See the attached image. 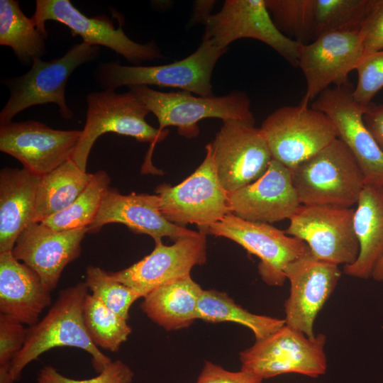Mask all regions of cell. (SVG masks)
<instances>
[{"label": "cell", "mask_w": 383, "mask_h": 383, "mask_svg": "<svg viewBox=\"0 0 383 383\" xmlns=\"http://www.w3.org/2000/svg\"><path fill=\"white\" fill-rule=\"evenodd\" d=\"M133 377L132 370L123 362L117 360L111 361L96 377L87 379L69 378L53 367L45 366L40 370L36 383H131Z\"/></svg>", "instance_id": "d590c367"}, {"label": "cell", "mask_w": 383, "mask_h": 383, "mask_svg": "<svg viewBox=\"0 0 383 383\" xmlns=\"http://www.w3.org/2000/svg\"><path fill=\"white\" fill-rule=\"evenodd\" d=\"M260 128L272 159L289 169L338 138L324 113L301 104L274 111Z\"/></svg>", "instance_id": "ba28073f"}, {"label": "cell", "mask_w": 383, "mask_h": 383, "mask_svg": "<svg viewBox=\"0 0 383 383\" xmlns=\"http://www.w3.org/2000/svg\"><path fill=\"white\" fill-rule=\"evenodd\" d=\"M355 70L358 78L353 88V98L357 104L366 107L383 88V50L363 56Z\"/></svg>", "instance_id": "e575fe53"}, {"label": "cell", "mask_w": 383, "mask_h": 383, "mask_svg": "<svg viewBox=\"0 0 383 383\" xmlns=\"http://www.w3.org/2000/svg\"><path fill=\"white\" fill-rule=\"evenodd\" d=\"M226 51L211 40L203 38L196 51L179 61L155 66L100 62L94 70V78L104 90H115L124 85H156L212 97V72L217 61Z\"/></svg>", "instance_id": "277c9868"}, {"label": "cell", "mask_w": 383, "mask_h": 383, "mask_svg": "<svg viewBox=\"0 0 383 383\" xmlns=\"http://www.w3.org/2000/svg\"><path fill=\"white\" fill-rule=\"evenodd\" d=\"M111 223H122L135 233L147 234L155 243H161L164 237L177 240L199 233L168 221L161 213L157 194L132 192L124 195L110 187L88 233H96Z\"/></svg>", "instance_id": "7402d4cb"}, {"label": "cell", "mask_w": 383, "mask_h": 383, "mask_svg": "<svg viewBox=\"0 0 383 383\" xmlns=\"http://www.w3.org/2000/svg\"><path fill=\"white\" fill-rule=\"evenodd\" d=\"M86 100V122L72 157L77 165L87 172L89 155L96 139L104 133H114L150 143L142 172L158 174L152 165V153L155 145L167 136L169 131H160L147 123L145 118L150 111L138 96L131 90L116 93L106 89L89 93Z\"/></svg>", "instance_id": "7a4b0ae2"}, {"label": "cell", "mask_w": 383, "mask_h": 383, "mask_svg": "<svg viewBox=\"0 0 383 383\" xmlns=\"http://www.w3.org/2000/svg\"><path fill=\"white\" fill-rule=\"evenodd\" d=\"M326 335L313 338L286 324L240 353V370L262 380L296 373L312 378L327 370Z\"/></svg>", "instance_id": "52a82bcc"}, {"label": "cell", "mask_w": 383, "mask_h": 383, "mask_svg": "<svg viewBox=\"0 0 383 383\" xmlns=\"http://www.w3.org/2000/svg\"><path fill=\"white\" fill-rule=\"evenodd\" d=\"M31 19L45 38L48 36L45 22L57 21L68 27L72 36L81 37L90 45L111 49L133 65L163 57L155 43L140 44L131 40L123 31L122 21L115 28L106 16L87 17L69 0H37Z\"/></svg>", "instance_id": "8fae6325"}, {"label": "cell", "mask_w": 383, "mask_h": 383, "mask_svg": "<svg viewBox=\"0 0 383 383\" xmlns=\"http://www.w3.org/2000/svg\"><path fill=\"white\" fill-rule=\"evenodd\" d=\"M91 177L72 159L42 176L33 223H40L69 206L83 192Z\"/></svg>", "instance_id": "4316f807"}, {"label": "cell", "mask_w": 383, "mask_h": 383, "mask_svg": "<svg viewBox=\"0 0 383 383\" xmlns=\"http://www.w3.org/2000/svg\"><path fill=\"white\" fill-rule=\"evenodd\" d=\"M88 228L56 231L42 223H31L17 238L12 254L33 269L51 292L62 271L81 254V243Z\"/></svg>", "instance_id": "44dd1931"}, {"label": "cell", "mask_w": 383, "mask_h": 383, "mask_svg": "<svg viewBox=\"0 0 383 383\" xmlns=\"http://www.w3.org/2000/svg\"><path fill=\"white\" fill-rule=\"evenodd\" d=\"M198 319L243 325L252 331L255 340L266 338L285 325L284 319L250 313L226 293L214 289L202 290L198 302Z\"/></svg>", "instance_id": "f1b7e54d"}, {"label": "cell", "mask_w": 383, "mask_h": 383, "mask_svg": "<svg viewBox=\"0 0 383 383\" xmlns=\"http://www.w3.org/2000/svg\"><path fill=\"white\" fill-rule=\"evenodd\" d=\"M360 32L363 56L383 50V0H369Z\"/></svg>", "instance_id": "74e56055"}, {"label": "cell", "mask_w": 383, "mask_h": 383, "mask_svg": "<svg viewBox=\"0 0 383 383\" xmlns=\"http://www.w3.org/2000/svg\"><path fill=\"white\" fill-rule=\"evenodd\" d=\"M215 1H196L194 4V11L192 21L194 23L205 24L215 4Z\"/></svg>", "instance_id": "60d3db41"}, {"label": "cell", "mask_w": 383, "mask_h": 383, "mask_svg": "<svg viewBox=\"0 0 383 383\" xmlns=\"http://www.w3.org/2000/svg\"><path fill=\"white\" fill-rule=\"evenodd\" d=\"M82 314L87 331L98 348L117 352L132 332L127 319L91 294L87 293L84 299Z\"/></svg>", "instance_id": "4dcf8cb0"}, {"label": "cell", "mask_w": 383, "mask_h": 383, "mask_svg": "<svg viewBox=\"0 0 383 383\" xmlns=\"http://www.w3.org/2000/svg\"><path fill=\"white\" fill-rule=\"evenodd\" d=\"M348 82L322 91L311 107L324 113L333 122L340 138L350 149L363 174L365 184L383 188V151L363 121L366 107L353 98Z\"/></svg>", "instance_id": "9a60e30c"}, {"label": "cell", "mask_w": 383, "mask_h": 383, "mask_svg": "<svg viewBox=\"0 0 383 383\" xmlns=\"http://www.w3.org/2000/svg\"><path fill=\"white\" fill-rule=\"evenodd\" d=\"M201 232L232 240L257 256L260 260L258 273L270 286L283 285L287 265L311 253L306 243L284 231L269 223L246 221L231 213Z\"/></svg>", "instance_id": "30bf717a"}, {"label": "cell", "mask_w": 383, "mask_h": 383, "mask_svg": "<svg viewBox=\"0 0 383 383\" xmlns=\"http://www.w3.org/2000/svg\"><path fill=\"white\" fill-rule=\"evenodd\" d=\"M365 125L383 151V104L370 103L363 113Z\"/></svg>", "instance_id": "ab89813d"}, {"label": "cell", "mask_w": 383, "mask_h": 383, "mask_svg": "<svg viewBox=\"0 0 383 383\" xmlns=\"http://www.w3.org/2000/svg\"><path fill=\"white\" fill-rule=\"evenodd\" d=\"M203 38L221 48L240 38L260 40L274 50L291 65L298 67L303 44L277 28L265 0H226L221 10L206 20Z\"/></svg>", "instance_id": "4fadbf2b"}, {"label": "cell", "mask_w": 383, "mask_h": 383, "mask_svg": "<svg viewBox=\"0 0 383 383\" xmlns=\"http://www.w3.org/2000/svg\"><path fill=\"white\" fill-rule=\"evenodd\" d=\"M150 112L157 118L158 129L176 126L179 135L188 138L198 135L197 123L204 118H216L222 121L238 120L255 124L248 95L233 91L221 96H195L186 91L162 92L146 85L128 87Z\"/></svg>", "instance_id": "8992f818"}, {"label": "cell", "mask_w": 383, "mask_h": 383, "mask_svg": "<svg viewBox=\"0 0 383 383\" xmlns=\"http://www.w3.org/2000/svg\"><path fill=\"white\" fill-rule=\"evenodd\" d=\"M41 177L25 168L0 172V252L12 251L19 235L31 223Z\"/></svg>", "instance_id": "cb8c5ba5"}, {"label": "cell", "mask_w": 383, "mask_h": 383, "mask_svg": "<svg viewBox=\"0 0 383 383\" xmlns=\"http://www.w3.org/2000/svg\"><path fill=\"white\" fill-rule=\"evenodd\" d=\"M99 55V46L82 42L73 45L60 57L50 61L35 59L30 69L21 76L2 79L10 95L0 112V124L11 122L26 109L49 103L58 106L62 118H72L73 113L65 98L67 80L78 67L95 60Z\"/></svg>", "instance_id": "5b68a950"}, {"label": "cell", "mask_w": 383, "mask_h": 383, "mask_svg": "<svg viewBox=\"0 0 383 383\" xmlns=\"http://www.w3.org/2000/svg\"><path fill=\"white\" fill-rule=\"evenodd\" d=\"M355 209L301 205L284 233L307 244L316 259L353 264L360 245L353 227Z\"/></svg>", "instance_id": "5bb4252c"}, {"label": "cell", "mask_w": 383, "mask_h": 383, "mask_svg": "<svg viewBox=\"0 0 383 383\" xmlns=\"http://www.w3.org/2000/svg\"><path fill=\"white\" fill-rule=\"evenodd\" d=\"M208 145L218 179L228 193L259 179L272 159L260 128L241 121H223Z\"/></svg>", "instance_id": "7c38bea8"}, {"label": "cell", "mask_w": 383, "mask_h": 383, "mask_svg": "<svg viewBox=\"0 0 383 383\" xmlns=\"http://www.w3.org/2000/svg\"><path fill=\"white\" fill-rule=\"evenodd\" d=\"M261 379L246 372H232L206 361L196 383H262Z\"/></svg>", "instance_id": "f35d334b"}, {"label": "cell", "mask_w": 383, "mask_h": 383, "mask_svg": "<svg viewBox=\"0 0 383 383\" xmlns=\"http://www.w3.org/2000/svg\"><path fill=\"white\" fill-rule=\"evenodd\" d=\"M290 170L301 205L351 208L365 185L356 159L338 138Z\"/></svg>", "instance_id": "3957f363"}, {"label": "cell", "mask_w": 383, "mask_h": 383, "mask_svg": "<svg viewBox=\"0 0 383 383\" xmlns=\"http://www.w3.org/2000/svg\"><path fill=\"white\" fill-rule=\"evenodd\" d=\"M228 204L236 216L266 223L290 219L301 205L291 170L274 159L259 179L228 193Z\"/></svg>", "instance_id": "ffe728a7"}, {"label": "cell", "mask_w": 383, "mask_h": 383, "mask_svg": "<svg viewBox=\"0 0 383 383\" xmlns=\"http://www.w3.org/2000/svg\"><path fill=\"white\" fill-rule=\"evenodd\" d=\"M284 274L290 284L284 305L285 324L313 338L315 320L340 278L339 265L310 253L289 264Z\"/></svg>", "instance_id": "ac0fdd59"}, {"label": "cell", "mask_w": 383, "mask_h": 383, "mask_svg": "<svg viewBox=\"0 0 383 383\" xmlns=\"http://www.w3.org/2000/svg\"><path fill=\"white\" fill-rule=\"evenodd\" d=\"M372 278L378 282H383V257L373 272Z\"/></svg>", "instance_id": "7bdbcfd3"}, {"label": "cell", "mask_w": 383, "mask_h": 383, "mask_svg": "<svg viewBox=\"0 0 383 383\" xmlns=\"http://www.w3.org/2000/svg\"><path fill=\"white\" fill-rule=\"evenodd\" d=\"M84 282L93 296L127 320L132 304L143 298L138 292L115 280L99 267H87Z\"/></svg>", "instance_id": "836d02e7"}, {"label": "cell", "mask_w": 383, "mask_h": 383, "mask_svg": "<svg viewBox=\"0 0 383 383\" xmlns=\"http://www.w3.org/2000/svg\"><path fill=\"white\" fill-rule=\"evenodd\" d=\"M88 288L85 282L62 289L47 314L26 331L25 343L13 359L10 374L15 381L40 355L57 347H73L89 353L94 370L100 372L111 360L93 343L84 326L82 304Z\"/></svg>", "instance_id": "6da1fadb"}, {"label": "cell", "mask_w": 383, "mask_h": 383, "mask_svg": "<svg viewBox=\"0 0 383 383\" xmlns=\"http://www.w3.org/2000/svg\"><path fill=\"white\" fill-rule=\"evenodd\" d=\"M82 131L52 128L37 121L0 124V150L40 177L72 159Z\"/></svg>", "instance_id": "e0dca14e"}, {"label": "cell", "mask_w": 383, "mask_h": 383, "mask_svg": "<svg viewBox=\"0 0 383 383\" xmlns=\"http://www.w3.org/2000/svg\"><path fill=\"white\" fill-rule=\"evenodd\" d=\"M10 374V369L9 367H0V383H16Z\"/></svg>", "instance_id": "b9f144b4"}, {"label": "cell", "mask_w": 383, "mask_h": 383, "mask_svg": "<svg viewBox=\"0 0 383 383\" xmlns=\"http://www.w3.org/2000/svg\"><path fill=\"white\" fill-rule=\"evenodd\" d=\"M203 289L191 275L164 283L148 293L141 309L166 331L189 327L198 319V302Z\"/></svg>", "instance_id": "484cf974"}, {"label": "cell", "mask_w": 383, "mask_h": 383, "mask_svg": "<svg viewBox=\"0 0 383 383\" xmlns=\"http://www.w3.org/2000/svg\"><path fill=\"white\" fill-rule=\"evenodd\" d=\"M39 275L11 251L0 252V313L31 326L51 304V295Z\"/></svg>", "instance_id": "603a6c76"}, {"label": "cell", "mask_w": 383, "mask_h": 383, "mask_svg": "<svg viewBox=\"0 0 383 383\" xmlns=\"http://www.w3.org/2000/svg\"><path fill=\"white\" fill-rule=\"evenodd\" d=\"M45 39L23 13L18 1H0V45L10 47L22 64L31 65L45 55Z\"/></svg>", "instance_id": "83f0119b"}, {"label": "cell", "mask_w": 383, "mask_h": 383, "mask_svg": "<svg viewBox=\"0 0 383 383\" xmlns=\"http://www.w3.org/2000/svg\"><path fill=\"white\" fill-rule=\"evenodd\" d=\"M110 183L106 172L93 173L85 189L69 206L40 223L56 231L88 228L98 213Z\"/></svg>", "instance_id": "f546056e"}, {"label": "cell", "mask_w": 383, "mask_h": 383, "mask_svg": "<svg viewBox=\"0 0 383 383\" xmlns=\"http://www.w3.org/2000/svg\"><path fill=\"white\" fill-rule=\"evenodd\" d=\"M197 169L176 186L160 184L155 190L162 214L170 222L183 226L194 223L204 231L231 213L228 193L218 179L211 149Z\"/></svg>", "instance_id": "9c48e42d"}, {"label": "cell", "mask_w": 383, "mask_h": 383, "mask_svg": "<svg viewBox=\"0 0 383 383\" xmlns=\"http://www.w3.org/2000/svg\"><path fill=\"white\" fill-rule=\"evenodd\" d=\"M206 261V234L178 239L171 245L155 243L154 250L142 260L117 272H108L115 280L133 289L143 298L157 287L189 276L194 266Z\"/></svg>", "instance_id": "d6986e66"}, {"label": "cell", "mask_w": 383, "mask_h": 383, "mask_svg": "<svg viewBox=\"0 0 383 383\" xmlns=\"http://www.w3.org/2000/svg\"><path fill=\"white\" fill-rule=\"evenodd\" d=\"M354 231L359 242L357 260L344 265L350 277L367 279L383 257V188L365 184L353 216Z\"/></svg>", "instance_id": "d4e9b609"}, {"label": "cell", "mask_w": 383, "mask_h": 383, "mask_svg": "<svg viewBox=\"0 0 383 383\" xmlns=\"http://www.w3.org/2000/svg\"><path fill=\"white\" fill-rule=\"evenodd\" d=\"M362 57L360 30L329 33L303 44L298 67L304 75L306 89L299 104L309 106L330 85L348 82L349 73L355 70Z\"/></svg>", "instance_id": "2e32d148"}, {"label": "cell", "mask_w": 383, "mask_h": 383, "mask_svg": "<svg viewBox=\"0 0 383 383\" xmlns=\"http://www.w3.org/2000/svg\"><path fill=\"white\" fill-rule=\"evenodd\" d=\"M369 0H313L312 41L335 31L360 30Z\"/></svg>", "instance_id": "1f68e13d"}, {"label": "cell", "mask_w": 383, "mask_h": 383, "mask_svg": "<svg viewBox=\"0 0 383 383\" xmlns=\"http://www.w3.org/2000/svg\"><path fill=\"white\" fill-rule=\"evenodd\" d=\"M277 28L301 44L312 41L313 0H265Z\"/></svg>", "instance_id": "d6a6232c"}, {"label": "cell", "mask_w": 383, "mask_h": 383, "mask_svg": "<svg viewBox=\"0 0 383 383\" xmlns=\"http://www.w3.org/2000/svg\"><path fill=\"white\" fill-rule=\"evenodd\" d=\"M27 328L17 319L0 313V367L10 369L25 343Z\"/></svg>", "instance_id": "8d00e7d4"}]
</instances>
